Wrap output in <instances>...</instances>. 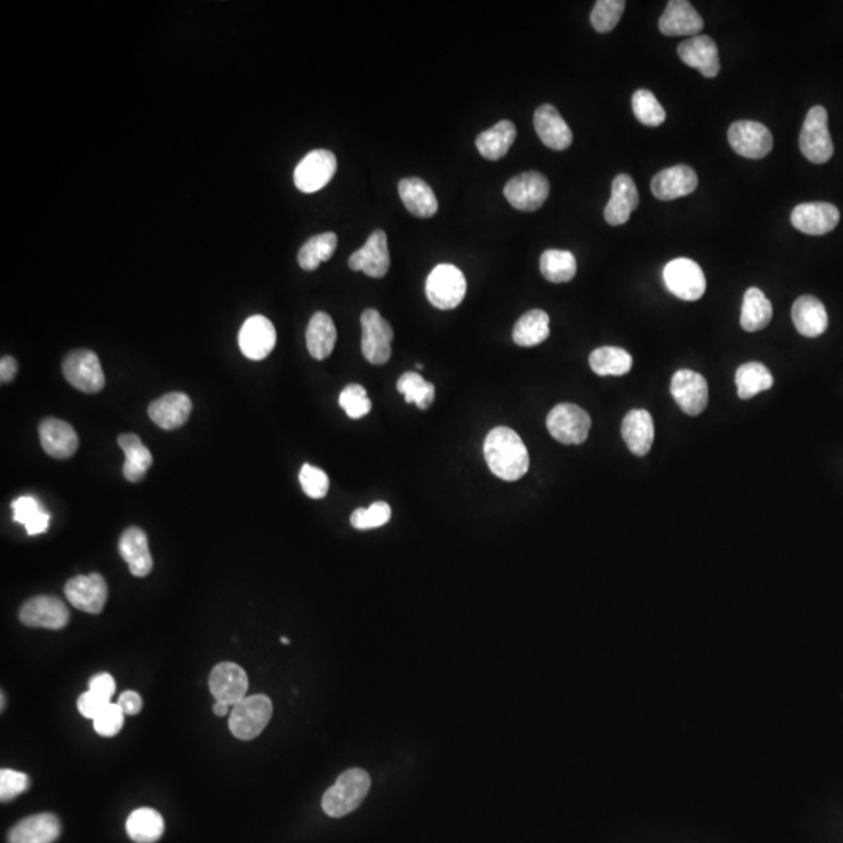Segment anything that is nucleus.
<instances>
[{
	"label": "nucleus",
	"mask_w": 843,
	"mask_h": 843,
	"mask_svg": "<svg viewBox=\"0 0 843 843\" xmlns=\"http://www.w3.org/2000/svg\"><path fill=\"white\" fill-rule=\"evenodd\" d=\"M483 450L489 469L500 480H520L530 469L527 447L511 428H494L486 436Z\"/></svg>",
	"instance_id": "f257e3e1"
},
{
	"label": "nucleus",
	"mask_w": 843,
	"mask_h": 843,
	"mask_svg": "<svg viewBox=\"0 0 843 843\" xmlns=\"http://www.w3.org/2000/svg\"><path fill=\"white\" fill-rule=\"evenodd\" d=\"M369 773L361 769H350L341 773L336 783L325 792L322 809L330 817H344L355 811L370 790Z\"/></svg>",
	"instance_id": "f03ea898"
},
{
	"label": "nucleus",
	"mask_w": 843,
	"mask_h": 843,
	"mask_svg": "<svg viewBox=\"0 0 843 843\" xmlns=\"http://www.w3.org/2000/svg\"><path fill=\"white\" fill-rule=\"evenodd\" d=\"M272 706L271 698L266 695H252L236 703L232 708L228 728L233 736L239 740L257 739L267 723L271 722Z\"/></svg>",
	"instance_id": "7ed1b4c3"
},
{
	"label": "nucleus",
	"mask_w": 843,
	"mask_h": 843,
	"mask_svg": "<svg viewBox=\"0 0 843 843\" xmlns=\"http://www.w3.org/2000/svg\"><path fill=\"white\" fill-rule=\"evenodd\" d=\"M467 281L463 272L453 264H439L425 283L427 299L438 310H453L466 297Z\"/></svg>",
	"instance_id": "20e7f679"
},
{
	"label": "nucleus",
	"mask_w": 843,
	"mask_h": 843,
	"mask_svg": "<svg viewBox=\"0 0 843 843\" xmlns=\"http://www.w3.org/2000/svg\"><path fill=\"white\" fill-rule=\"evenodd\" d=\"M800 149L811 163L825 164L834 153L833 138L828 129V111L825 108L812 107L806 114L801 127Z\"/></svg>",
	"instance_id": "39448f33"
},
{
	"label": "nucleus",
	"mask_w": 843,
	"mask_h": 843,
	"mask_svg": "<svg viewBox=\"0 0 843 843\" xmlns=\"http://www.w3.org/2000/svg\"><path fill=\"white\" fill-rule=\"evenodd\" d=\"M361 328V350L364 358L375 366L388 363L391 360V344L394 339L391 324L377 310L369 308L361 314Z\"/></svg>",
	"instance_id": "423d86ee"
},
{
	"label": "nucleus",
	"mask_w": 843,
	"mask_h": 843,
	"mask_svg": "<svg viewBox=\"0 0 843 843\" xmlns=\"http://www.w3.org/2000/svg\"><path fill=\"white\" fill-rule=\"evenodd\" d=\"M591 425L589 414L572 403L555 406L547 416L548 431L556 441L564 445H580L586 442Z\"/></svg>",
	"instance_id": "0eeeda50"
},
{
	"label": "nucleus",
	"mask_w": 843,
	"mask_h": 843,
	"mask_svg": "<svg viewBox=\"0 0 843 843\" xmlns=\"http://www.w3.org/2000/svg\"><path fill=\"white\" fill-rule=\"evenodd\" d=\"M63 374L68 383L85 394H97L105 386V374L99 356L91 350H74L63 361Z\"/></svg>",
	"instance_id": "6e6552de"
},
{
	"label": "nucleus",
	"mask_w": 843,
	"mask_h": 843,
	"mask_svg": "<svg viewBox=\"0 0 843 843\" xmlns=\"http://www.w3.org/2000/svg\"><path fill=\"white\" fill-rule=\"evenodd\" d=\"M664 283L673 296L686 302L700 300L706 291V278L701 267L689 258H676L670 261L664 272Z\"/></svg>",
	"instance_id": "1a4fd4ad"
},
{
	"label": "nucleus",
	"mask_w": 843,
	"mask_h": 843,
	"mask_svg": "<svg viewBox=\"0 0 843 843\" xmlns=\"http://www.w3.org/2000/svg\"><path fill=\"white\" fill-rule=\"evenodd\" d=\"M338 161L330 150L317 149L308 153L294 171V183L305 194L317 193L335 177Z\"/></svg>",
	"instance_id": "9d476101"
},
{
	"label": "nucleus",
	"mask_w": 843,
	"mask_h": 843,
	"mask_svg": "<svg viewBox=\"0 0 843 843\" xmlns=\"http://www.w3.org/2000/svg\"><path fill=\"white\" fill-rule=\"evenodd\" d=\"M503 194L516 210L536 211L548 199L550 183L541 172H523L506 183Z\"/></svg>",
	"instance_id": "9b49d317"
},
{
	"label": "nucleus",
	"mask_w": 843,
	"mask_h": 843,
	"mask_svg": "<svg viewBox=\"0 0 843 843\" xmlns=\"http://www.w3.org/2000/svg\"><path fill=\"white\" fill-rule=\"evenodd\" d=\"M71 619L69 609L60 598L50 595H38L30 598L19 611V620L25 627L46 628V630H61Z\"/></svg>",
	"instance_id": "f8f14e48"
},
{
	"label": "nucleus",
	"mask_w": 843,
	"mask_h": 843,
	"mask_svg": "<svg viewBox=\"0 0 843 843\" xmlns=\"http://www.w3.org/2000/svg\"><path fill=\"white\" fill-rule=\"evenodd\" d=\"M728 141L740 157L761 160L773 149V136L761 122L737 121L728 130Z\"/></svg>",
	"instance_id": "ddd939ff"
},
{
	"label": "nucleus",
	"mask_w": 843,
	"mask_h": 843,
	"mask_svg": "<svg viewBox=\"0 0 843 843\" xmlns=\"http://www.w3.org/2000/svg\"><path fill=\"white\" fill-rule=\"evenodd\" d=\"M65 595L74 608L88 614H100L107 605V581L100 573L79 575L66 583Z\"/></svg>",
	"instance_id": "4468645a"
},
{
	"label": "nucleus",
	"mask_w": 843,
	"mask_h": 843,
	"mask_svg": "<svg viewBox=\"0 0 843 843\" xmlns=\"http://www.w3.org/2000/svg\"><path fill=\"white\" fill-rule=\"evenodd\" d=\"M670 392L687 416H698L708 406V383L703 375L697 374L694 370H678L670 383Z\"/></svg>",
	"instance_id": "2eb2a0df"
},
{
	"label": "nucleus",
	"mask_w": 843,
	"mask_h": 843,
	"mask_svg": "<svg viewBox=\"0 0 843 843\" xmlns=\"http://www.w3.org/2000/svg\"><path fill=\"white\" fill-rule=\"evenodd\" d=\"M238 341L242 355L252 361H261L274 350L277 331L267 317L257 314L242 324Z\"/></svg>",
	"instance_id": "dca6fc26"
},
{
	"label": "nucleus",
	"mask_w": 843,
	"mask_h": 843,
	"mask_svg": "<svg viewBox=\"0 0 843 843\" xmlns=\"http://www.w3.org/2000/svg\"><path fill=\"white\" fill-rule=\"evenodd\" d=\"M210 691L216 701H224L235 706L246 698L249 691V678L246 670L235 662H221L210 673Z\"/></svg>",
	"instance_id": "f3484780"
},
{
	"label": "nucleus",
	"mask_w": 843,
	"mask_h": 843,
	"mask_svg": "<svg viewBox=\"0 0 843 843\" xmlns=\"http://www.w3.org/2000/svg\"><path fill=\"white\" fill-rule=\"evenodd\" d=\"M352 271L364 272L370 278H383L391 267L389 257L388 236L383 230H377L367 238L366 244L360 250L352 253L349 258Z\"/></svg>",
	"instance_id": "a211bd4d"
},
{
	"label": "nucleus",
	"mask_w": 843,
	"mask_h": 843,
	"mask_svg": "<svg viewBox=\"0 0 843 843\" xmlns=\"http://www.w3.org/2000/svg\"><path fill=\"white\" fill-rule=\"evenodd\" d=\"M790 221L804 235L822 236L839 225L840 213L831 203H801L792 211Z\"/></svg>",
	"instance_id": "6ab92c4d"
},
{
	"label": "nucleus",
	"mask_w": 843,
	"mask_h": 843,
	"mask_svg": "<svg viewBox=\"0 0 843 843\" xmlns=\"http://www.w3.org/2000/svg\"><path fill=\"white\" fill-rule=\"evenodd\" d=\"M681 61L689 68L697 69L706 79H714L720 72L719 47L711 36H692L678 46Z\"/></svg>",
	"instance_id": "aec40b11"
},
{
	"label": "nucleus",
	"mask_w": 843,
	"mask_h": 843,
	"mask_svg": "<svg viewBox=\"0 0 843 843\" xmlns=\"http://www.w3.org/2000/svg\"><path fill=\"white\" fill-rule=\"evenodd\" d=\"M698 186V175L686 164L664 169L651 180V193L656 199L675 200L694 193Z\"/></svg>",
	"instance_id": "412c9836"
},
{
	"label": "nucleus",
	"mask_w": 843,
	"mask_h": 843,
	"mask_svg": "<svg viewBox=\"0 0 843 843\" xmlns=\"http://www.w3.org/2000/svg\"><path fill=\"white\" fill-rule=\"evenodd\" d=\"M193 411V402L183 392H169L160 399L150 403L149 414L153 424L161 430H175L183 427Z\"/></svg>",
	"instance_id": "4be33fe9"
},
{
	"label": "nucleus",
	"mask_w": 843,
	"mask_h": 843,
	"mask_svg": "<svg viewBox=\"0 0 843 843\" xmlns=\"http://www.w3.org/2000/svg\"><path fill=\"white\" fill-rule=\"evenodd\" d=\"M705 22L687 0H670L659 19V30L666 36H698Z\"/></svg>",
	"instance_id": "5701e85b"
},
{
	"label": "nucleus",
	"mask_w": 843,
	"mask_h": 843,
	"mask_svg": "<svg viewBox=\"0 0 843 843\" xmlns=\"http://www.w3.org/2000/svg\"><path fill=\"white\" fill-rule=\"evenodd\" d=\"M40 439L44 452L52 458L68 459L79 449V436L72 425L55 417L41 422Z\"/></svg>",
	"instance_id": "b1692460"
},
{
	"label": "nucleus",
	"mask_w": 843,
	"mask_h": 843,
	"mask_svg": "<svg viewBox=\"0 0 843 843\" xmlns=\"http://www.w3.org/2000/svg\"><path fill=\"white\" fill-rule=\"evenodd\" d=\"M60 833L57 815L44 812L16 823L8 833V843H54Z\"/></svg>",
	"instance_id": "393cba45"
},
{
	"label": "nucleus",
	"mask_w": 843,
	"mask_h": 843,
	"mask_svg": "<svg viewBox=\"0 0 843 843\" xmlns=\"http://www.w3.org/2000/svg\"><path fill=\"white\" fill-rule=\"evenodd\" d=\"M612 194L605 208V219L612 227L627 224L639 205L636 183L627 174H620L612 182Z\"/></svg>",
	"instance_id": "a878e982"
},
{
	"label": "nucleus",
	"mask_w": 843,
	"mask_h": 843,
	"mask_svg": "<svg viewBox=\"0 0 843 843\" xmlns=\"http://www.w3.org/2000/svg\"><path fill=\"white\" fill-rule=\"evenodd\" d=\"M534 129L545 146L553 150L569 149L572 130L553 105L545 104L534 113Z\"/></svg>",
	"instance_id": "bb28decb"
},
{
	"label": "nucleus",
	"mask_w": 843,
	"mask_h": 843,
	"mask_svg": "<svg viewBox=\"0 0 843 843\" xmlns=\"http://www.w3.org/2000/svg\"><path fill=\"white\" fill-rule=\"evenodd\" d=\"M119 553L129 564L130 572L138 578H144L152 572L153 559L150 555L149 541L141 528L130 527L119 539Z\"/></svg>",
	"instance_id": "cd10ccee"
},
{
	"label": "nucleus",
	"mask_w": 843,
	"mask_h": 843,
	"mask_svg": "<svg viewBox=\"0 0 843 843\" xmlns=\"http://www.w3.org/2000/svg\"><path fill=\"white\" fill-rule=\"evenodd\" d=\"M622 438L633 455L645 456L655 441V424L648 411L633 410L622 422Z\"/></svg>",
	"instance_id": "c85d7f7f"
},
{
	"label": "nucleus",
	"mask_w": 843,
	"mask_h": 843,
	"mask_svg": "<svg viewBox=\"0 0 843 843\" xmlns=\"http://www.w3.org/2000/svg\"><path fill=\"white\" fill-rule=\"evenodd\" d=\"M792 319L798 333L806 338H819L828 328L825 305L814 296H801L795 300Z\"/></svg>",
	"instance_id": "c756f323"
},
{
	"label": "nucleus",
	"mask_w": 843,
	"mask_h": 843,
	"mask_svg": "<svg viewBox=\"0 0 843 843\" xmlns=\"http://www.w3.org/2000/svg\"><path fill=\"white\" fill-rule=\"evenodd\" d=\"M399 194L406 210L413 216L428 219L438 213V199L422 178H403L399 183Z\"/></svg>",
	"instance_id": "7c9ffc66"
},
{
	"label": "nucleus",
	"mask_w": 843,
	"mask_h": 843,
	"mask_svg": "<svg viewBox=\"0 0 843 843\" xmlns=\"http://www.w3.org/2000/svg\"><path fill=\"white\" fill-rule=\"evenodd\" d=\"M336 339L338 333L333 319L322 311L314 314L306 328V347L314 360H327L335 350Z\"/></svg>",
	"instance_id": "2f4dec72"
},
{
	"label": "nucleus",
	"mask_w": 843,
	"mask_h": 843,
	"mask_svg": "<svg viewBox=\"0 0 843 843\" xmlns=\"http://www.w3.org/2000/svg\"><path fill=\"white\" fill-rule=\"evenodd\" d=\"M119 447L125 455L124 472L125 480L130 483H138L144 480L147 470L152 466L153 458L150 450L136 434H121L118 438Z\"/></svg>",
	"instance_id": "473e14b6"
},
{
	"label": "nucleus",
	"mask_w": 843,
	"mask_h": 843,
	"mask_svg": "<svg viewBox=\"0 0 843 843\" xmlns=\"http://www.w3.org/2000/svg\"><path fill=\"white\" fill-rule=\"evenodd\" d=\"M516 136L517 129L513 122L500 121L491 129L480 133L475 144H477L481 157L486 158V160L497 161L505 157L514 141H516Z\"/></svg>",
	"instance_id": "72a5a7b5"
},
{
	"label": "nucleus",
	"mask_w": 843,
	"mask_h": 843,
	"mask_svg": "<svg viewBox=\"0 0 843 843\" xmlns=\"http://www.w3.org/2000/svg\"><path fill=\"white\" fill-rule=\"evenodd\" d=\"M773 306L770 300L765 297L764 292L758 288H750L745 292L744 303H742V314H740V325L748 333L762 330L772 321Z\"/></svg>",
	"instance_id": "f704fd0d"
},
{
	"label": "nucleus",
	"mask_w": 843,
	"mask_h": 843,
	"mask_svg": "<svg viewBox=\"0 0 843 843\" xmlns=\"http://www.w3.org/2000/svg\"><path fill=\"white\" fill-rule=\"evenodd\" d=\"M550 336V317L545 311L531 310L514 325L513 341L520 347L539 346Z\"/></svg>",
	"instance_id": "c9c22d12"
},
{
	"label": "nucleus",
	"mask_w": 843,
	"mask_h": 843,
	"mask_svg": "<svg viewBox=\"0 0 843 843\" xmlns=\"http://www.w3.org/2000/svg\"><path fill=\"white\" fill-rule=\"evenodd\" d=\"M127 834L136 843H155L164 833V820L155 809L141 808L127 819Z\"/></svg>",
	"instance_id": "e433bc0d"
},
{
	"label": "nucleus",
	"mask_w": 843,
	"mask_h": 843,
	"mask_svg": "<svg viewBox=\"0 0 843 843\" xmlns=\"http://www.w3.org/2000/svg\"><path fill=\"white\" fill-rule=\"evenodd\" d=\"M589 364L600 377H622L633 367V356L620 347H600L589 356Z\"/></svg>",
	"instance_id": "4c0bfd02"
},
{
	"label": "nucleus",
	"mask_w": 843,
	"mask_h": 843,
	"mask_svg": "<svg viewBox=\"0 0 843 843\" xmlns=\"http://www.w3.org/2000/svg\"><path fill=\"white\" fill-rule=\"evenodd\" d=\"M13 519L24 525L30 536H38L49 528L50 516L32 495H22L11 503Z\"/></svg>",
	"instance_id": "58836bf2"
},
{
	"label": "nucleus",
	"mask_w": 843,
	"mask_h": 843,
	"mask_svg": "<svg viewBox=\"0 0 843 843\" xmlns=\"http://www.w3.org/2000/svg\"><path fill=\"white\" fill-rule=\"evenodd\" d=\"M736 385L740 399H753L772 388L773 375L762 363L742 364L736 372Z\"/></svg>",
	"instance_id": "ea45409f"
},
{
	"label": "nucleus",
	"mask_w": 843,
	"mask_h": 843,
	"mask_svg": "<svg viewBox=\"0 0 843 843\" xmlns=\"http://www.w3.org/2000/svg\"><path fill=\"white\" fill-rule=\"evenodd\" d=\"M336 247H338V236L333 232L313 236L299 250L297 260L300 267L303 271H316L321 263L330 260L335 255Z\"/></svg>",
	"instance_id": "a19ab883"
},
{
	"label": "nucleus",
	"mask_w": 843,
	"mask_h": 843,
	"mask_svg": "<svg viewBox=\"0 0 843 843\" xmlns=\"http://www.w3.org/2000/svg\"><path fill=\"white\" fill-rule=\"evenodd\" d=\"M541 274L552 283H567L577 275V260L567 250H545L541 257Z\"/></svg>",
	"instance_id": "79ce46f5"
},
{
	"label": "nucleus",
	"mask_w": 843,
	"mask_h": 843,
	"mask_svg": "<svg viewBox=\"0 0 843 843\" xmlns=\"http://www.w3.org/2000/svg\"><path fill=\"white\" fill-rule=\"evenodd\" d=\"M397 391L406 403H416L419 410H428L434 402V386L417 372H406L397 381Z\"/></svg>",
	"instance_id": "37998d69"
},
{
	"label": "nucleus",
	"mask_w": 843,
	"mask_h": 843,
	"mask_svg": "<svg viewBox=\"0 0 843 843\" xmlns=\"http://www.w3.org/2000/svg\"><path fill=\"white\" fill-rule=\"evenodd\" d=\"M633 113L647 127H659L666 122V110L648 89H637L633 94Z\"/></svg>",
	"instance_id": "c03bdc74"
},
{
	"label": "nucleus",
	"mask_w": 843,
	"mask_h": 843,
	"mask_svg": "<svg viewBox=\"0 0 843 843\" xmlns=\"http://www.w3.org/2000/svg\"><path fill=\"white\" fill-rule=\"evenodd\" d=\"M627 2L623 0H598L591 13V24L598 33H608L616 29L622 18Z\"/></svg>",
	"instance_id": "a18cd8bd"
},
{
	"label": "nucleus",
	"mask_w": 843,
	"mask_h": 843,
	"mask_svg": "<svg viewBox=\"0 0 843 843\" xmlns=\"http://www.w3.org/2000/svg\"><path fill=\"white\" fill-rule=\"evenodd\" d=\"M391 506L386 502H375L369 508H358L353 511L350 523L356 530H374L383 527L391 520Z\"/></svg>",
	"instance_id": "49530a36"
},
{
	"label": "nucleus",
	"mask_w": 843,
	"mask_h": 843,
	"mask_svg": "<svg viewBox=\"0 0 843 843\" xmlns=\"http://www.w3.org/2000/svg\"><path fill=\"white\" fill-rule=\"evenodd\" d=\"M339 405L350 419H361L372 410V402L361 385H349L339 395Z\"/></svg>",
	"instance_id": "de8ad7c7"
},
{
	"label": "nucleus",
	"mask_w": 843,
	"mask_h": 843,
	"mask_svg": "<svg viewBox=\"0 0 843 843\" xmlns=\"http://www.w3.org/2000/svg\"><path fill=\"white\" fill-rule=\"evenodd\" d=\"M300 486L303 492L314 500L324 498L330 488V478L324 470L311 464H303L299 474Z\"/></svg>",
	"instance_id": "09e8293b"
},
{
	"label": "nucleus",
	"mask_w": 843,
	"mask_h": 843,
	"mask_svg": "<svg viewBox=\"0 0 843 843\" xmlns=\"http://www.w3.org/2000/svg\"><path fill=\"white\" fill-rule=\"evenodd\" d=\"M125 714L119 708L118 703H110L104 711L97 715L94 722V731L102 737H114L121 733L122 726H124Z\"/></svg>",
	"instance_id": "8fccbe9b"
},
{
	"label": "nucleus",
	"mask_w": 843,
	"mask_h": 843,
	"mask_svg": "<svg viewBox=\"0 0 843 843\" xmlns=\"http://www.w3.org/2000/svg\"><path fill=\"white\" fill-rule=\"evenodd\" d=\"M30 787V778L18 770L4 769L0 772V800L7 803Z\"/></svg>",
	"instance_id": "3c124183"
},
{
	"label": "nucleus",
	"mask_w": 843,
	"mask_h": 843,
	"mask_svg": "<svg viewBox=\"0 0 843 843\" xmlns=\"http://www.w3.org/2000/svg\"><path fill=\"white\" fill-rule=\"evenodd\" d=\"M110 703L111 701L107 700V698L100 697V695L94 694V692L86 691L85 694L80 695L79 701H77V708H79L80 714L85 719L94 720Z\"/></svg>",
	"instance_id": "603ef678"
},
{
	"label": "nucleus",
	"mask_w": 843,
	"mask_h": 843,
	"mask_svg": "<svg viewBox=\"0 0 843 843\" xmlns=\"http://www.w3.org/2000/svg\"><path fill=\"white\" fill-rule=\"evenodd\" d=\"M88 691L100 695V697L107 698L111 701L114 692H116V681L110 673H97L91 680H89Z\"/></svg>",
	"instance_id": "864d4df0"
},
{
	"label": "nucleus",
	"mask_w": 843,
	"mask_h": 843,
	"mask_svg": "<svg viewBox=\"0 0 843 843\" xmlns=\"http://www.w3.org/2000/svg\"><path fill=\"white\" fill-rule=\"evenodd\" d=\"M118 705L125 715H136L143 709V698L138 692L125 691L119 697Z\"/></svg>",
	"instance_id": "5fc2aeb1"
},
{
	"label": "nucleus",
	"mask_w": 843,
	"mask_h": 843,
	"mask_svg": "<svg viewBox=\"0 0 843 843\" xmlns=\"http://www.w3.org/2000/svg\"><path fill=\"white\" fill-rule=\"evenodd\" d=\"M18 374V363H16L13 356H2L0 360V381L2 383H10Z\"/></svg>",
	"instance_id": "6e6d98bb"
},
{
	"label": "nucleus",
	"mask_w": 843,
	"mask_h": 843,
	"mask_svg": "<svg viewBox=\"0 0 843 843\" xmlns=\"http://www.w3.org/2000/svg\"><path fill=\"white\" fill-rule=\"evenodd\" d=\"M230 708H232V706L227 705V703H224V701H216L213 706V711L214 714L219 715V717H224V715L228 714Z\"/></svg>",
	"instance_id": "4d7b16f0"
},
{
	"label": "nucleus",
	"mask_w": 843,
	"mask_h": 843,
	"mask_svg": "<svg viewBox=\"0 0 843 843\" xmlns=\"http://www.w3.org/2000/svg\"><path fill=\"white\" fill-rule=\"evenodd\" d=\"M280 642H283V644L288 645V644H289V639H288V637H283V636H281V637H280Z\"/></svg>",
	"instance_id": "13d9d810"
},
{
	"label": "nucleus",
	"mask_w": 843,
	"mask_h": 843,
	"mask_svg": "<svg viewBox=\"0 0 843 843\" xmlns=\"http://www.w3.org/2000/svg\"><path fill=\"white\" fill-rule=\"evenodd\" d=\"M416 369H417V370H422V369H424V364L417 363V364H416Z\"/></svg>",
	"instance_id": "bf43d9fd"
},
{
	"label": "nucleus",
	"mask_w": 843,
	"mask_h": 843,
	"mask_svg": "<svg viewBox=\"0 0 843 843\" xmlns=\"http://www.w3.org/2000/svg\"><path fill=\"white\" fill-rule=\"evenodd\" d=\"M5 709V695L2 694V711Z\"/></svg>",
	"instance_id": "052dcab7"
}]
</instances>
